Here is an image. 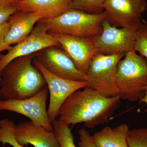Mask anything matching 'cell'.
<instances>
[{
    "label": "cell",
    "mask_w": 147,
    "mask_h": 147,
    "mask_svg": "<svg viewBox=\"0 0 147 147\" xmlns=\"http://www.w3.org/2000/svg\"><path fill=\"white\" fill-rule=\"evenodd\" d=\"M121 103L119 96L106 97L86 87L74 92L59 110V119L69 125L84 123L94 128L109 121Z\"/></svg>",
    "instance_id": "cell-1"
},
{
    "label": "cell",
    "mask_w": 147,
    "mask_h": 147,
    "mask_svg": "<svg viewBox=\"0 0 147 147\" xmlns=\"http://www.w3.org/2000/svg\"><path fill=\"white\" fill-rule=\"evenodd\" d=\"M36 55L17 58L4 68L0 74L2 100L28 98L47 86L42 74L33 63Z\"/></svg>",
    "instance_id": "cell-2"
},
{
    "label": "cell",
    "mask_w": 147,
    "mask_h": 147,
    "mask_svg": "<svg viewBox=\"0 0 147 147\" xmlns=\"http://www.w3.org/2000/svg\"><path fill=\"white\" fill-rule=\"evenodd\" d=\"M116 82L121 99L135 102L147 88V59L135 51L125 55L117 65Z\"/></svg>",
    "instance_id": "cell-3"
},
{
    "label": "cell",
    "mask_w": 147,
    "mask_h": 147,
    "mask_svg": "<svg viewBox=\"0 0 147 147\" xmlns=\"http://www.w3.org/2000/svg\"><path fill=\"white\" fill-rule=\"evenodd\" d=\"M105 17L104 11L93 14L71 8L53 19L39 21L47 25L50 33L93 37L102 32Z\"/></svg>",
    "instance_id": "cell-4"
},
{
    "label": "cell",
    "mask_w": 147,
    "mask_h": 147,
    "mask_svg": "<svg viewBox=\"0 0 147 147\" xmlns=\"http://www.w3.org/2000/svg\"><path fill=\"white\" fill-rule=\"evenodd\" d=\"M122 55H105L98 53L90 64L87 87L106 97L119 96L116 82L117 65Z\"/></svg>",
    "instance_id": "cell-5"
},
{
    "label": "cell",
    "mask_w": 147,
    "mask_h": 147,
    "mask_svg": "<svg viewBox=\"0 0 147 147\" xmlns=\"http://www.w3.org/2000/svg\"><path fill=\"white\" fill-rule=\"evenodd\" d=\"M33 63L42 74L48 88L50 102L47 114L52 123L59 117V110L65 100L74 92L86 87L88 82L72 81L57 76L48 71L35 57Z\"/></svg>",
    "instance_id": "cell-6"
},
{
    "label": "cell",
    "mask_w": 147,
    "mask_h": 147,
    "mask_svg": "<svg viewBox=\"0 0 147 147\" xmlns=\"http://www.w3.org/2000/svg\"><path fill=\"white\" fill-rule=\"evenodd\" d=\"M48 94L46 86L37 94L28 98L0 100V111L5 110L21 114L28 118L36 125L54 132L46 109Z\"/></svg>",
    "instance_id": "cell-7"
},
{
    "label": "cell",
    "mask_w": 147,
    "mask_h": 147,
    "mask_svg": "<svg viewBox=\"0 0 147 147\" xmlns=\"http://www.w3.org/2000/svg\"><path fill=\"white\" fill-rule=\"evenodd\" d=\"M61 46L44 23L38 21L30 33L21 42L11 46L5 55L0 56V74L4 68L17 58L35 54L45 48Z\"/></svg>",
    "instance_id": "cell-8"
},
{
    "label": "cell",
    "mask_w": 147,
    "mask_h": 147,
    "mask_svg": "<svg viewBox=\"0 0 147 147\" xmlns=\"http://www.w3.org/2000/svg\"><path fill=\"white\" fill-rule=\"evenodd\" d=\"M102 31L94 37L99 54L105 55H122L134 51L136 29L112 26L106 19L102 21Z\"/></svg>",
    "instance_id": "cell-9"
},
{
    "label": "cell",
    "mask_w": 147,
    "mask_h": 147,
    "mask_svg": "<svg viewBox=\"0 0 147 147\" xmlns=\"http://www.w3.org/2000/svg\"><path fill=\"white\" fill-rule=\"evenodd\" d=\"M147 7L146 0H106L105 19L112 26L137 30Z\"/></svg>",
    "instance_id": "cell-10"
},
{
    "label": "cell",
    "mask_w": 147,
    "mask_h": 147,
    "mask_svg": "<svg viewBox=\"0 0 147 147\" xmlns=\"http://www.w3.org/2000/svg\"><path fill=\"white\" fill-rule=\"evenodd\" d=\"M35 58L57 76L72 81H88L87 74L79 71L68 54L57 46L47 47L36 53Z\"/></svg>",
    "instance_id": "cell-11"
},
{
    "label": "cell",
    "mask_w": 147,
    "mask_h": 147,
    "mask_svg": "<svg viewBox=\"0 0 147 147\" xmlns=\"http://www.w3.org/2000/svg\"><path fill=\"white\" fill-rule=\"evenodd\" d=\"M52 34L71 58L77 68L79 71L87 74L90 64L98 53L95 45L94 37H84L68 35Z\"/></svg>",
    "instance_id": "cell-12"
},
{
    "label": "cell",
    "mask_w": 147,
    "mask_h": 147,
    "mask_svg": "<svg viewBox=\"0 0 147 147\" xmlns=\"http://www.w3.org/2000/svg\"><path fill=\"white\" fill-rule=\"evenodd\" d=\"M14 134L17 142L22 146L29 144L34 147H60L54 132L37 126L31 121L15 125Z\"/></svg>",
    "instance_id": "cell-13"
},
{
    "label": "cell",
    "mask_w": 147,
    "mask_h": 147,
    "mask_svg": "<svg viewBox=\"0 0 147 147\" xmlns=\"http://www.w3.org/2000/svg\"><path fill=\"white\" fill-rule=\"evenodd\" d=\"M40 19L38 13L17 10L9 19V29L5 38L6 44L11 46L21 42L30 33Z\"/></svg>",
    "instance_id": "cell-14"
},
{
    "label": "cell",
    "mask_w": 147,
    "mask_h": 147,
    "mask_svg": "<svg viewBox=\"0 0 147 147\" xmlns=\"http://www.w3.org/2000/svg\"><path fill=\"white\" fill-rule=\"evenodd\" d=\"M72 0H19L18 10L34 12L41 19L49 20L56 18L71 8Z\"/></svg>",
    "instance_id": "cell-15"
},
{
    "label": "cell",
    "mask_w": 147,
    "mask_h": 147,
    "mask_svg": "<svg viewBox=\"0 0 147 147\" xmlns=\"http://www.w3.org/2000/svg\"><path fill=\"white\" fill-rule=\"evenodd\" d=\"M129 125L122 123L115 127L105 126L92 136L97 147H129L127 135Z\"/></svg>",
    "instance_id": "cell-16"
},
{
    "label": "cell",
    "mask_w": 147,
    "mask_h": 147,
    "mask_svg": "<svg viewBox=\"0 0 147 147\" xmlns=\"http://www.w3.org/2000/svg\"><path fill=\"white\" fill-rule=\"evenodd\" d=\"M54 132L59 144L60 147H76L69 125L58 119L52 123Z\"/></svg>",
    "instance_id": "cell-17"
},
{
    "label": "cell",
    "mask_w": 147,
    "mask_h": 147,
    "mask_svg": "<svg viewBox=\"0 0 147 147\" xmlns=\"http://www.w3.org/2000/svg\"><path fill=\"white\" fill-rule=\"evenodd\" d=\"M15 125L13 121L7 119L1 120L0 129V143L3 145L8 144L13 147H26L19 144L15 138L14 134Z\"/></svg>",
    "instance_id": "cell-18"
},
{
    "label": "cell",
    "mask_w": 147,
    "mask_h": 147,
    "mask_svg": "<svg viewBox=\"0 0 147 147\" xmlns=\"http://www.w3.org/2000/svg\"><path fill=\"white\" fill-rule=\"evenodd\" d=\"M106 0H72L71 8L96 14L104 11L103 5Z\"/></svg>",
    "instance_id": "cell-19"
},
{
    "label": "cell",
    "mask_w": 147,
    "mask_h": 147,
    "mask_svg": "<svg viewBox=\"0 0 147 147\" xmlns=\"http://www.w3.org/2000/svg\"><path fill=\"white\" fill-rule=\"evenodd\" d=\"M134 51L147 59V23L142 20L136 32V41Z\"/></svg>",
    "instance_id": "cell-20"
},
{
    "label": "cell",
    "mask_w": 147,
    "mask_h": 147,
    "mask_svg": "<svg viewBox=\"0 0 147 147\" xmlns=\"http://www.w3.org/2000/svg\"><path fill=\"white\" fill-rule=\"evenodd\" d=\"M127 141L129 147H147V128L129 130Z\"/></svg>",
    "instance_id": "cell-21"
},
{
    "label": "cell",
    "mask_w": 147,
    "mask_h": 147,
    "mask_svg": "<svg viewBox=\"0 0 147 147\" xmlns=\"http://www.w3.org/2000/svg\"><path fill=\"white\" fill-rule=\"evenodd\" d=\"M17 3L12 0H0V26L8 22L17 11Z\"/></svg>",
    "instance_id": "cell-22"
},
{
    "label": "cell",
    "mask_w": 147,
    "mask_h": 147,
    "mask_svg": "<svg viewBox=\"0 0 147 147\" xmlns=\"http://www.w3.org/2000/svg\"><path fill=\"white\" fill-rule=\"evenodd\" d=\"M79 141L78 147H97L93 142L92 136L86 129H80L78 131Z\"/></svg>",
    "instance_id": "cell-23"
},
{
    "label": "cell",
    "mask_w": 147,
    "mask_h": 147,
    "mask_svg": "<svg viewBox=\"0 0 147 147\" xmlns=\"http://www.w3.org/2000/svg\"><path fill=\"white\" fill-rule=\"evenodd\" d=\"M9 28V25L8 22L0 26V45H7L5 42V38L8 31Z\"/></svg>",
    "instance_id": "cell-24"
},
{
    "label": "cell",
    "mask_w": 147,
    "mask_h": 147,
    "mask_svg": "<svg viewBox=\"0 0 147 147\" xmlns=\"http://www.w3.org/2000/svg\"><path fill=\"white\" fill-rule=\"evenodd\" d=\"M144 102L147 104V88L145 95L141 100H139V103H144Z\"/></svg>",
    "instance_id": "cell-25"
},
{
    "label": "cell",
    "mask_w": 147,
    "mask_h": 147,
    "mask_svg": "<svg viewBox=\"0 0 147 147\" xmlns=\"http://www.w3.org/2000/svg\"><path fill=\"white\" fill-rule=\"evenodd\" d=\"M10 46H7V45H0V53L5 50H7Z\"/></svg>",
    "instance_id": "cell-26"
},
{
    "label": "cell",
    "mask_w": 147,
    "mask_h": 147,
    "mask_svg": "<svg viewBox=\"0 0 147 147\" xmlns=\"http://www.w3.org/2000/svg\"><path fill=\"white\" fill-rule=\"evenodd\" d=\"M12 1H14L16 2L17 3L19 0H12Z\"/></svg>",
    "instance_id": "cell-27"
},
{
    "label": "cell",
    "mask_w": 147,
    "mask_h": 147,
    "mask_svg": "<svg viewBox=\"0 0 147 147\" xmlns=\"http://www.w3.org/2000/svg\"><path fill=\"white\" fill-rule=\"evenodd\" d=\"M1 121L0 120V129H1Z\"/></svg>",
    "instance_id": "cell-28"
},
{
    "label": "cell",
    "mask_w": 147,
    "mask_h": 147,
    "mask_svg": "<svg viewBox=\"0 0 147 147\" xmlns=\"http://www.w3.org/2000/svg\"><path fill=\"white\" fill-rule=\"evenodd\" d=\"M1 75H0V82H1Z\"/></svg>",
    "instance_id": "cell-29"
},
{
    "label": "cell",
    "mask_w": 147,
    "mask_h": 147,
    "mask_svg": "<svg viewBox=\"0 0 147 147\" xmlns=\"http://www.w3.org/2000/svg\"></svg>",
    "instance_id": "cell-30"
}]
</instances>
